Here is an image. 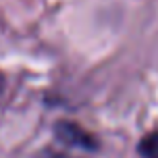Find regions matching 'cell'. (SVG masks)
Here are the masks:
<instances>
[{
	"mask_svg": "<svg viewBox=\"0 0 158 158\" xmlns=\"http://www.w3.org/2000/svg\"><path fill=\"white\" fill-rule=\"evenodd\" d=\"M56 137H58V141L60 143H64V145H71V148H79V150H90V152H94V150H98V141H96V137H92L88 131H83L79 124L75 122H58L56 124Z\"/></svg>",
	"mask_w": 158,
	"mask_h": 158,
	"instance_id": "6da1fadb",
	"label": "cell"
},
{
	"mask_svg": "<svg viewBox=\"0 0 158 158\" xmlns=\"http://www.w3.org/2000/svg\"><path fill=\"white\" fill-rule=\"evenodd\" d=\"M43 158H69V156H64V154H56V152H47Z\"/></svg>",
	"mask_w": 158,
	"mask_h": 158,
	"instance_id": "3957f363",
	"label": "cell"
},
{
	"mask_svg": "<svg viewBox=\"0 0 158 158\" xmlns=\"http://www.w3.org/2000/svg\"><path fill=\"white\" fill-rule=\"evenodd\" d=\"M2 88H4V77H2V73H0V92H2Z\"/></svg>",
	"mask_w": 158,
	"mask_h": 158,
	"instance_id": "277c9868",
	"label": "cell"
},
{
	"mask_svg": "<svg viewBox=\"0 0 158 158\" xmlns=\"http://www.w3.org/2000/svg\"><path fill=\"white\" fill-rule=\"evenodd\" d=\"M139 154L143 158H158V131L150 132L139 143Z\"/></svg>",
	"mask_w": 158,
	"mask_h": 158,
	"instance_id": "7a4b0ae2",
	"label": "cell"
}]
</instances>
